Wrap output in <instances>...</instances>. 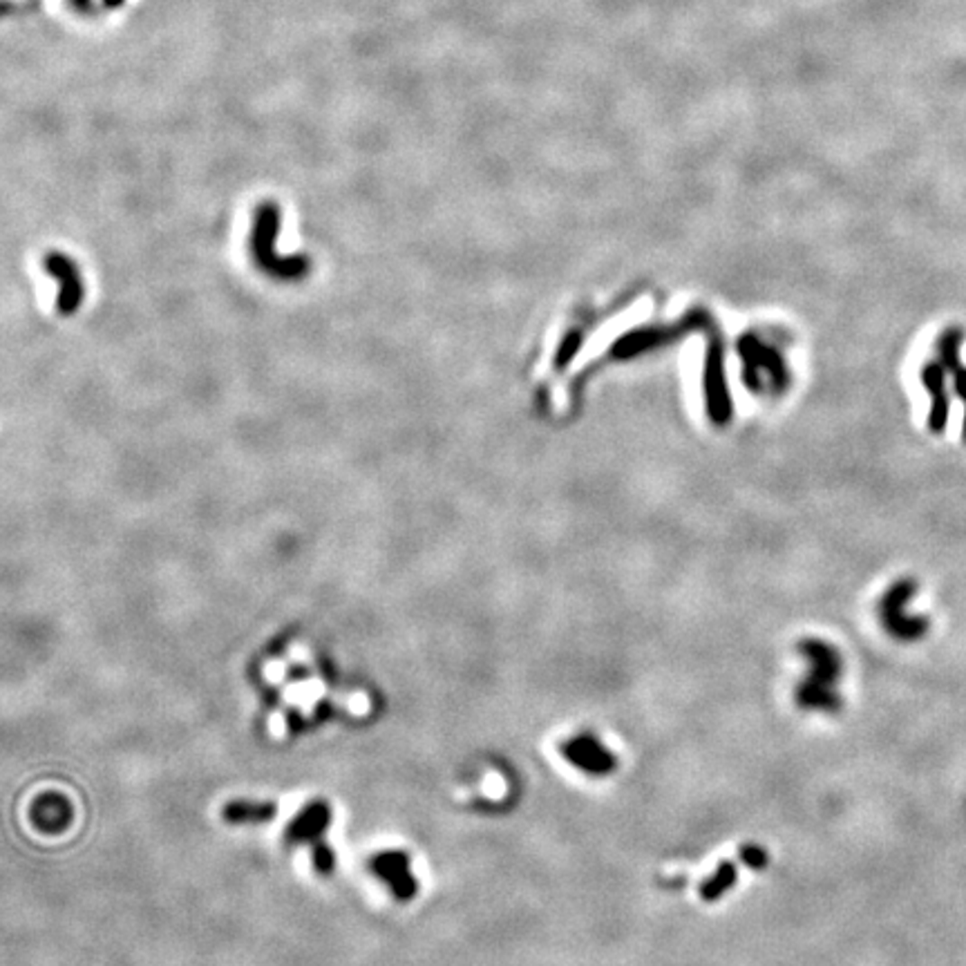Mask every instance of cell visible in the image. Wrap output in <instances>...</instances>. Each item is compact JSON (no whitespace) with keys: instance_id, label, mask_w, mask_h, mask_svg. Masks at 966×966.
I'll list each match as a JSON object with an SVG mask.
<instances>
[{"instance_id":"1","label":"cell","mask_w":966,"mask_h":966,"mask_svg":"<svg viewBox=\"0 0 966 966\" xmlns=\"http://www.w3.org/2000/svg\"><path fill=\"white\" fill-rule=\"evenodd\" d=\"M798 653L806 662V673L794 689V703L801 712L837 714L843 703L839 694L843 678V658L839 649L825 640H801Z\"/></svg>"},{"instance_id":"2","label":"cell","mask_w":966,"mask_h":966,"mask_svg":"<svg viewBox=\"0 0 966 966\" xmlns=\"http://www.w3.org/2000/svg\"><path fill=\"white\" fill-rule=\"evenodd\" d=\"M917 593V584L910 579H899L886 591L879 602V617L889 635L899 642H915L928 631V620L922 615H906L904 606Z\"/></svg>"},{"instance_id":"3","label":"cell","mask_w":966,"mask_h":966,"mask_svg":"<svg viewBox=\"0 0 966 966\" xmlns=\"http://www.w3.org/2000/svg\"><path fill=\"white\" fill-rule=\"evenodd\" d=\"M561 756L570 768L587 777L602 779L617 770V756L596 732H578L561 743Z\"/></svg>"},{"instance_id":"4","label":"cell","mask_w":966,"mask_h":966,"mask_svg":"<svg viewBox=\"0 0 966 966\" xmlns=\"http://www.w3.org/2000/svg\"><path fill=\"white\" fill-rule=\"evenodd\" d=\"M741 354L745 359V380L750 387H761V371H765V380L774 387H785V367L781 359L770 347L761 345L756 338H743Z\"/></svg>"},{"instance_id":"5","label":"cell","mask_w":966,"mask_h":966,"mask_svg":"<svg viewBox=\"0 0 966 966\" xmlns=\"http://www.w3.org/2000/svg\"><path fill=\"white\" fill-rule=\"evenodd\" d=\"M376 875L392 889L398 899H412L416 893V879L410 870V857L403 852H383L371 861Z\"/></svg>"},{"instance_id":"6","label":"cell","mask_w":966,"mask_h":966,"mask_svg":"<svg viewBox=\"0 0 966 966\" xmlns=\"http://www.w3.org/2000/svg\"><path fill=\"white\" fill-rule=\"evenodd\" d=\"M922 383L931 396V415H928V430L933 434H942L949 423V392H946V367L942 362H926L922 367Z\"/></svg>"},{"instance_id":"7","label":"cell","mask_w":966,"mask_h":966,"mask_svg":"<svg viewBox=\"0 0 966 966\" xmlns=\"http://www.w3.org/2000/svg\"><path fill=\"white\" fill-rule=\"evenodd\" d=\"M329 819H332V812L329 806L323 801H315L311 806H306L294 819V824L287 830V837L291 842H315L323 837L324 830H327Z\"/></svg>"},{"instance_id":"8","label":"cell","mask_w":966,"mask_h":966,"mask_svg":"<svg viewBox=\"0 0 966 966\" xmlns=\"http://www.w3.org/2000/svg\"><path fill=\"white\" fill-rule=\"evenodd\" d=\"M276 815L273 803H249L233 801L224 807V819L231 824H262Z\"/></svg>"},{"instance_id":"9","label":"cell","mask_w":966,"mask_h":966,"mask_svg":"<svg viewBox=\"0 0 966 966\" xmlns=\"http://www.w3.org/2000/svg\"><path fill=\"white\" fill-rule=\"evenodd\" d=\"M734 884H736V866L724 861L700 884V898H703L705 902H716Z\"/></svg>"},{"instance_id":"10","label":"cell","mask_w":966,"mask_h":966,"mask_svg":"<svg viewBox=\"0 0 966 966\" xmlns=\"http://www.w3.org/2000/svg\"><path fill=\"white\" fill-rule=\"evenodd\" d=\"M964 342V332L960 327H949L944 329V332L940 333V338H937V356H940V362L946 367L949 371L958 369L960 367V347H962Z\"/></svg>"},{"instance_id":"11","label":"cell","mask_w":966,"mask_h":966,"mask_svg":"<svg viewBox=\"0 0 966 966\" xmlns=\"http://www.w3.org/2000/svg\"><path fill=\"white\" fill-rule=\"evenodd\" d=\"M68 815H69L68 803L60 801L59 797H50V798H43V801H39V810L34 812V816L41 821V825H45V828H52L54 824H63V821L68 819Z\"/></svg>"},{"instance_id":"12","label":"cell","mask_w":966,"mask_h":966,"mask_svg":"<svg viewBox=\"0 0 966 966\" xmlns=\"http://www.w3.org/2000/svg\"><path fill=\"white\" fill-rule=\"evenodd\" d=\"M741 857L745 859L747 866H752V868H763L765 863H768V852H765L761 845H754V843L743 845Z\"/></svg>"},{"instance_id":"13","label":"cell","mask_w":966,"mask_h":966,"mask_svg":"<svg viewBox=\"0 0 966 966\" xmlns=\"http://www.w3.org/2000/svg\"><path fill=\"white\" fill-rule=\"evenodd\" d=\"M579 345H582V341H579V333H573V336L566 338V341L561 342V347H560V354H557V365L564 367L566 362H569L575 354H578Z\"/></svg>"},{"instance_id":"14","label":"cell","mask_w":966,"mask_h":966,"mask_svg":"<svg viewBox=\"0 0 966 966\" xmlns=\"http://www.w3.org/2000/svg\"><path fill=\"white\" fill-rule=\"evenodd\" d=\"M953 387L958 394L960 401L964 403V421H962V436L966 441V367L960 365L958 369H953Z\"/></svg>"}]
</instances>
